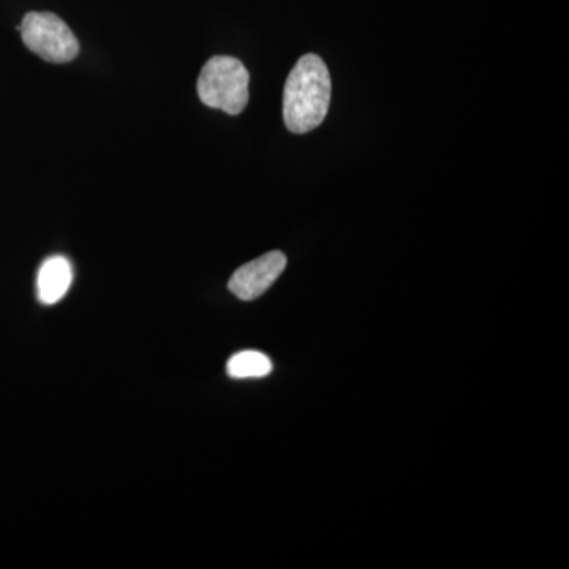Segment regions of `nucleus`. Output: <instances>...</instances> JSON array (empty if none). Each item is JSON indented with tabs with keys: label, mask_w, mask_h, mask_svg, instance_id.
I'll list each match as a JSON object with an SVG mask.
<instances>
[{
	"label": "nucleus",
	"mask_w": 569,
	"mask_h": 569,
	"mask_svg": "<svg viewBox=\"0 0 569 569\" xmlns=\"http://www.w3.org/2000/svg\"><path fill=\"white\" fill-rule=\"evenodd\" d=\"M287 268V257L279 250L250 261L231 276L228 288L241 301H253L263 296Z\"/></svg>",
	"instance_id": "4"
},
{
	"label": "nucleus",
	"mask_w": 569,
	"mask_h": 569,
	"mask_svg": "<svg viewBox=\"0 0 569 569\" xmlns=\"http://www.w3.org/2000/svg\"><path fill=\"white\" fill-rule=\"evenodd\" d=\"M331 74L323 59L306 54L288 74L283 89V121L291 133L316 130L328 116L331 103Z\"/></svg>",
	"instance_id": "1"
},
{
	"label": "nucleus",
	"mask_w": 569,
	"mask_h": 569,
	"mask_svg": "<svg viewBox=\"0 0 569 569\" xmlns=\"http://www.w3.org/2000/svg\"><path fill=\"white\" fill-rule=\"evenodd\" d=\"M228 376L236 380L244 378H263L272 372V362L260 351L247 350L231 356L227 365Z\"/></svg>",
	"instance_id": "6"
},
{
	"label": "nucleus",
	"mask_w": 569,
	"mask_h": 569,
	"mask_svg": "<svg viewBox=\"0 0 569 569\" xmlns=\"http://www.w3.org/2000/svg\"><path fill=\"white\" fill-rule=\"evenodd\" d=\"M250 74L244 63L230 56H216L198 78V96L209 108L238 116L249 103Z\"/></svg>",
	"instance_id": "2"
},
{
	"label": "nucleus",
	"mask_w": 569,
	"mask_h": 569,
	"mask_svg": "<svg viewBox=\"0 0 569 569\" xmlns=\"http://www.w3.org/2000/svg\"><path fill=\"white\" fill-rule=\"evenodd\" d=\"M26 47L48 62L66 63L80 54V41L69 26L50 11H31L20 26Z\"/></svg>",
	"instance_id": "3"
},
{
	"label": "nucleus",
	"mask_w": 569,
	"mask_h": 569,
	"mask_svg": "<svg viewBox=\"0 0 569 569\" xmlns=\"http://www.w3.org/2000/svg\"><path fill=\"white\" fill-rule=\"evenodd\" d=\"M73 268L66 257H50L40 266L37 276V296L44 306H54L69 293Z\"/></svg>",
	"instance_id": "5"
}]
</instances>
